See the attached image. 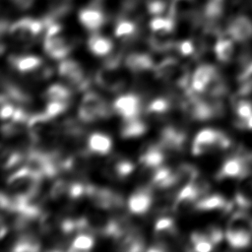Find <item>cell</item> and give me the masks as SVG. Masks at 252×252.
Listing matches in <instances>:
<instances>
[{"instance_id":"30bf717a","label":"cell","mask_w":252,"mask_h":252,"mask_svg":"<svg viewBox=\"0 0 252 252\" xmlns=\"http://www.w3.org/2000/svg\"><path fill=\"white\" fill-rule=\"evenodd\" d=\"M125 64L128 69L133 72H143L155 69L153 58L146 53H132L125 59Z\"/></svg>"},{"instance_id":"f546056e","label":"cell","mask_w":252,"mask_h":252,"mask_svg":"<svg viewBox=\"0 0 252 252\" xmlns=\"http://www.w3.org/2000/svg\"><path fill=\"white\" fill-rule=\"evenodd\" d=\"M174 221L169 217H161L159 218L156 223H155V232H160V231H168V230H174Z\"/></svg>"},{"instance_id":"8992f818","label":"cell","mask_w":252,"mask_h":252,"mask_svg":"<svg viewBox=\"0 0 252 252\" xmlns=\"http://www.w3.org/2000/svg\"><path fill=\"white\" fill-rule=\"evenodd\" d=\"M152 202V189L149 187H143L130 196L128 199V209L132 214L142 215L149 211Z\"/></svg>"},{"instance_id":"d4e9b609","label":"cell","mask_w":252,"mask_h":252,"mask_svg":"<svg viewBox=\"0 0 252 252\" xmlns=\"http://www.w3.org/2000/svg\"><path fill=\"white\" fill-rule=\"evenodd\" d=\"M136 25L129 20H120L114 29V34L116 37H128L136 32Z\"/></svg>"},{"instance_id":"cb8c5ba5","label":"cell","mask_w":252,"mask_h":252,"mask_svg":"<svg viewBox=\"0 0 252 252\" xmlns=\"http://www.w3.org/2000/svg\"><path fill=\"white\" fill-rule=\"evenodd\" d=\"M171 107V99L165 97H158L152 100L148 107L147 111L151 114H163L169 110Z\"/></svg>"},{"instance_id":"9a60e30c","label":"cell","mask_w":252,"mask_h":252,"mask_svg":"<svg viewBox=\"0 0 252 252\" xmlns=\"http://www.w3.org/2000/svg\"><path fill=\"white\" fill-rule=\"evenodd\" d=\"M227 203L228 201H226L225 198L220 194L205 195L200 199H198V201L196 202L195 208L203 211L216 210V209L223 210L226 207Z\"/></svg>"},{"instance_id":"4fadbf2b","label":"cell","mask_w":252,"mask_h":252,"mask_svg":"<svg viewBox=\"0 0 252 252\" xmlns=\"http://www.w3.org/2000/svg\"><path fill=\"white\" fill-rule=\"evenodd\" d=\"M10 63L13 67L21 73L32 72L38 67H40L42 60L34 55H25V56H12L10 58Z\"/></svg>"},{"instance_id":"7c38bea8","label":"cell","mask_w":252,"mask_h":252,"mask_svg":"<svg viewBox=\"0 0 252 252\" xmlns=\"http://www.w3.org/2000/svg\"><path fill=\"white\" fill-rule=\"evenodd\" d=\"M164 150L159 145L150 146L140 157V162L148 168H158L164 160Z\"/></svg>"},{"instance_id":"6da1fadb","label":"cell","mask_w":252,"mask_h":252,"mask_svg":"<svg viewBox=\"0 0 252 252\" xmlns=\"http://www.w3.org/2000/svg\"><path fill=\"white\" fill-rule=\"evenodd\" d=\"M110 110V107L100 95L88 92L82 98L78 115L84 122H93L98 118L108 117Z\"/></svg>"},{"instance_id":"5bb4252c","label":"cell","mask_w":252,"mask_h":252,"mask_svg":"<svg viewBox=\"0 0 252 252\" xmlns=\"http://www.w3.org/2000/svg\"><path fill=\"white\" fill-rule=\"evenodd\" d=\"M90 50L96 56H105L109 54L113 48L112 41L99 34H94L88 41Z\"/></svg>"},{"instance_id":"ac0fdd59","label":"cell","mask_w":252,"mask_h":252,"mask_svg":"<svg viewBox=\"0 0 252 252\" xmlns=\"http://www.w3.org/2000/svg\"><path fill=\"white\" fill-rule=\"evenodd\" d=\"M39 248L40 243L38 239L31 233H26L21 235L20 238L15 242L12 250L15 252H34L39 250Z\"/></svg>"},{"instance_id":"e0dca14e","label":"cell","mask_w":252,"mask_h":252,"mask_svg":"<svg viewBox=\"0 0 252 252\" xmlns=\"http://www.w3.org/2000/svg\"><path fill=\"white\" fill-rule=\"evenodd\" d=\"M217 58L223 63L231 60L234 53V45L230 38H220L214 46Z\"/></svg>"},{"instance_id":"44dd1931","label":"cell","mask_w":252,"mask_h":252,"mask_svg":"<svg viewBox=\"0 0 252 252\" xmlns=\"http://www.w3.org/2000/svg\"><path fill=\"white\" fill-rule=\"evenodd\" d=\"M193 11V0H173L170 6L169 17H189Z\"/></svg>"},{"instance_id":"4316f807","label":"cell","mask_w":252,"mask_h":252,"mask_svg":"<svg viewBox=\"0 0 252 252\" xmlns=\"http://www.w3.org/2000/svg\"><path fill=\"white\" fill-rule=\"evenodd\" d=\"M87 188H88V184H85L80 181L72 182V183H69L68 185L67 194L72 199H78L84 195H87Z\"/></svg>"},{"instance_id":"1f68e13d","label":"cell","mask_w":252,"mask_h":252,"mask_svg":"<svg viewBox=\"0 0 252 252\" xmlns=\"http://www.w3.org/2000/svg\"><path fill=\"white\" fill-rule=\"evenodd\" d=\"M165 9V2L163 0H151L148 4V10L152 15H160Z\"/></svg>"},{"instance_id":"7a4b0ae2","label":"cell","mask_w":252,"mask_h":252,"mask_svg":"<svg viewBox=\"0 0 252 252\" xmlns=\"http://www.w3.org/2000/svg\"><path fill=\"white\" fill-rule=\"evenodd\" d=\"M58 73L72 88L83 91L89 87V80L85 77L81 65L70 59H65L58 65Z\"/></svg>"},{"instance_id":"3957f363","label":"cell","mask_w":252,"mask_h":252,"mask_svg":"<svg viewBox=\"0 0 252 252\" xmlns=\"http://www.w3.org/2000/svg\"><path fill=\"white\" fill-rule=\"evenodd\" d=\"M113 109L122 116L124 120L138 118L142 110L141 99L134 94L120 95L114 100Z\"/></svg>"},{"instance_id":"d6986e66","label":"cell","mask_w":252,"mask_h":252,"mask_svg":"<svg viewBox=\"0 0 252 252\" xmlns=\"http://www.w3.org/2000/svg\"><path fill=\"white\" fill-rule=\"evenodd\" d=\"M147 131V125L139 118L125 120V124L121 128V136L123 138H133L143 135Z\"/></svg>"},{"instance_id":"ba28073f","label":"cell","mask_w":252,"mask_h":252,"mask_svg":"<svg viewBox=\"0 0 252 252\" xmlns=\"http://www.w3.org/2000/svg\"><path fill=\"white\" fill-rule=\"evenodd\" d=\"M227 33L231 39L244 41L252 37V22L243 16L235 18L227 28Z\"/></svg>"},{"instance_id":"e575fe53","label":"cell","mask_w":252,"mask_h":252,"mask_svg":"<svg viewBox=\"0 0 252 252\" xmlns=\"http://www.w3.org/2000/svg\"><path fill=\"white\" fill-rule=\"evenodd\" d=\"M246 123H247V129L251 130L252 129V115L246 119Z\"/></svg>"},{"instance_id":"52a82bcc","label":"cell","mask_w":252,"mask_h":252,"mask_svg":"<svg viewBox=\"0 0 252 252\" xmlns=\"http://www.w3.org/2000/svg\"><path fill=\"white\" fill-rule=\"evenodd\" d=\"M43 48L46 54L53 59H63L70 52L71 45L59 34L45 36Z\"/></svg>"},{"instance_id":"277c9868","label":"cell","mask_w":252,"mask_h":252,"mask_svg":"<svg viewBox=\"0 0 252 252\" xmlns=\"http://www.w3.org/2000/svg\"><path fill=\"white\" fill-rule=\"evenodd\" d=\"M220 130L206 128L197 133L192 144V153L195 156H200L210 151L217 150L216 142L219 136Z\"/></svg>"},{"instance_id":"484cf974","label":"cell","mask_w":252,"mask_h":252,"mask_svg":"<svg viewBox=\"0 0 252 252\" xmlns=\"http://www.w3.org/2000/svg\"><path fill=\"white\" fill-rule=\"evenodd\" d=\"M69 106V100H48L44 113L48 118H53L63 113Z\"/></svg>"},{"instance_id":"9c48e42d","label":"cell","mask_w":252,"mask_h":252,"mask_svg":"<svg viewBox=\"0 0 252 252\" xmlns=\"http://www.w3.org/2000/svg\"><path fill=\"white\" fill-rule=\"evenodd\" d=\"M80 22L90 32L98 31L104 24V15L102 12L94 7L83 9L79 14Z\"/></svg>"},{"instance_id":"d6a6232c","label":"cell","mask_w":252,"mask_h":252,"mask_svg":"<svg viewBox=\"0 0 252 252\" xmlns=\"http://www.w3.org/2000/svg\"><path fill=\"white\" fill-rule=\"evenodd\" d=\"M177 49H178L180 54H182L184 56H188V55H191V54L194 53L195 45L191 40L187 39V40H184V41L180 42L177 45Z\"/></svg>"},{"instance_id":"836d02e7","label":"cell","mask_w":252,"mask_h":252,"mask_svg":"<svg viewBox=\"0 0 252 252\" xmlns=\"http://www.w3.org/2000/svg\"><path fill=\"white\" fill-rule=\"evenodd\" d=\"M16 110V107L14 104L10 101H4L1 102V118L2 120L9 119L13 116L14 112Z\"/></svg>"},{"instance_id":"4dcf8cb0","label":"cell","mask_w":252,"mask_h":252,"mask_svg":"<svg viewBox=\"0 0 252 252\" xmlns=\"http://www.w3.org/2000/svg\"><path fill=\"white\" fill-rule=\"evenodd\" d=\"M206 236L208 237V239L214 244V245H218L219 243H220V241L222 240V231L220 230V227L212 225L210 227L207 228L206 231H204Z\"/></svg>"},{"instance_id":"f1b7e54d","label":"cell","mask_w":252,"mask_h":252,"mask_svg":"<svg viewBox=\"0 0 252 252\" xmlns=\"http://www.w3.org/2000/svg\"><path fill=\"white\" fill-rule=\"evenodd\" d=\"M134 170V164L127 160V159H121L115 164V173L118 177H126Z\"/></svg>"},{"instance_id":"603a6c76","label":"cell","mask_w":252,"mask_h":252,"mask_svg":"<svg viewBox=\"0 0 252 252\" xmlns=\"http://www.w3.org/2000/svg\"><path fill=\"white\" fill-rule=\"evenodd\" d=\"M150 28L155 32H171L174 21L171 17H156L150 23Z\"/></svg>"},{"instance_id":"7402d4cb","label":"cell","mask_w":252,"mask_h":252,"mask_svg":"<svg viewBox=\"0 0 252 252\" xmlns=\"http://www.w3.org/2000/svg\"><path fill=\"white\" fill-rule=\"evenodd\" d=\"M71 96V90L63 85H51L45 92L47 100H69Z\"/></svg>"},{"instance_id":"8fae6325","label":"cell","mask_w":252,"mask_h":252,"mask_svg":"<svg viewBox=\"0 0 252 252\" xmlns=\"http://www.w3.org/2000/svg\"><path fill=\"white\" fill-rule=\"evenodd\" d=\"M88 148L97 155H106L112 148V141L109 136L103 133H93L88 138Z\"/></svg>"},{"instance_id":"2e32d148","label":"cell","mask_w":252,"mask_h":252,"mask_svg":"<svg viewBox=\"0 0 252 252\" xmlns=\"http://www.w3.org/2000/svg\"><path fill=\"white\" fill-rule=\"evenodd\" d=\"M225 237L228 244L233 248H244L252 242V233L246 230L226 229Z\"/></svg>"},{"instance_id":"ffe728a7","label":"cell","mask_w":252,"mask_h":252,"mask_svg":"<svg viewBox=\"0 0 252 252\" xmlns=\"http://www.w3.org/2000/svg\"><path fill=\"white\" fill-rule=\"evenodd\" d=\"M94 243V237L84 231H81L70 243L69 251H89Z\"/></svg>"},{"instance_id":"5b68a950","label":"cell","mask_w":252,"mask_h":252,"mask_svg":"<svg viewBox=\"0 0 252 252\" xmlns=\"http://www.w3.org/2000/svg\"><path fill=\"white\" fill-rule=\"evenodd\" d=\"M219 70L210 64L200 65L191 78V89L194 93L202 94L205 93L211 81L217 76Z\"/></svg>"},{"instance_id":"83f0119b","label":"cell","mask_w":252,"mask_h":252,"mask_svg":"<svg viewBox=\"0 0 252 252\" xmlns=\"http://www.w3.org/2000/svg\"><path fill=\"white\" fill-rule=\"evenodd\" d=\"M68 185H69V183L65 182L64 180H60V179L56 180L50 188L49 196L51 197V199L57 200V199L61 198L63 196V194L67 193Z\"/></svg>"}]
</instances>
